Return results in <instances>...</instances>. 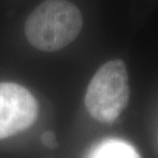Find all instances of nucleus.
I'll use <instances>...</instances> for the list:
<instances>
[{
    "label": "nucleus",
    "instance_id": "obj_4",
    "mask_svg": "<svg viewBox=\"0 0 158 158\" xmlns=\"http://www.w3.org/2000/svg\"><path fill=\"white\" fill-rule=\"evenodd\" d=\"M89 158H141L129 143L119 139H108L96 147Z\"/></svg>",
    "mask_w": 158,
    "mask_h": 158
},
{
    "label": "nucleus",
    "instance_id": "obj_5",
    "mask_svg": "<svg viewBox=\"0 0 158 158\" xmlns=\"http://www.w3.org/2000/svg\"><path fill=\"white\" fill-rule=\"evenodd\" d=\"M42 142L44 144L49 148H54L56 145V141H55V135L52 131H47L42 135Z\"/></svg>",
    "mask_w": 158,
    "mask_h": 158
},
{
    "label": "nucleus",
    "instance_id": "obj_3",
    "mask_svg": "<svg viewBox=\"0 0 158 158\" xmlns=\"http://www.w3.org/2000/svg\"><path fill=\"white\" fill-rule=\"evenodd\" d=\"M38 102L25 87L0 83V139L28 129L38 117Z\"/></svg>",
    "mask_w": 158,
    "mask_h": 158
},
{
    "label": "nucleus",
    "instance_id": "obj_2",
    "mask_svg": "<svg viewBox=\"0 0 158 158\" xmlns=\"http://www.w3.org/2000/svg\"><path fill=\"white\" fill-rule=\"evenodd\" d=\"M130 87L128 70L122 60L108 61L93 76L85 103L93 118L111 123L128 106Z\"/></svg>",
    "mask_w": 158,
    "mask_h": 158
},
{
    "label": "nucleus",
    "instance_id": "obj_1",
    "mask_svg": "<svg viewBox=\"0 0 158 158\" xmlns=\"http://www.w3.org/2000/svg\"><path fill=\"white\" fill-rule=\"evenodd\" d=\"M82 14L67 0H46L28 15L25 34L31 45L44 52L62 49L77 38Z\"/></svg>",
    "mask_w": 158,
    "mask_h": 158
}]
</instances>
